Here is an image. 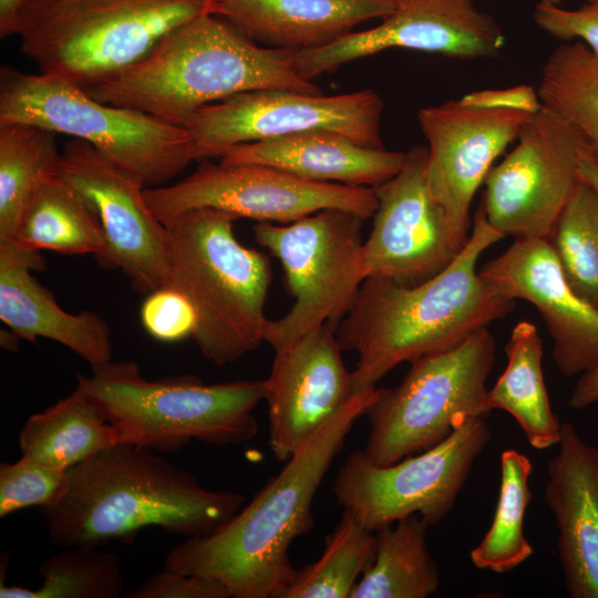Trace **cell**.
<instances>
[{"label": "cell", "instance_id": "obj_11", "mask_svg": "<svg viewBox=\"0 0 598 598\" xmlns=\"http://www.w3.org/2000/svg\"><path fill=\"white\" fill-rule=\"evenodd\" d=\"M491 440L485 417H473L433 447L386 466L350 453L332 485L337 503L377 532L417 514L436 525L452 511L476 458Z\"/></svg>", "mask_w": 598, "mask_h": 598}, {"label": "cell", "instance_id": "obj_10", "mask_svg": "<svg viewBox=\"0 0 598 598\" xmlns=\"http://www.w3.org/2000/svg\"><path fill=\"white\" fill-rule=\"evenodd\" d=\"M364 220L348 210L324 209L288 225L254 226L256 241L279 259L295 297L283 317L267 322L264 339L274 350L324 324L337 331L367 278Z\"/></svg>", "mask_w": 598, "mask_h": 598}, {"label": "cell", "instance_id": "obj_17", "mask_svg": "<svg viewBox=\"0 0 598 598\" xmlns=\"http://www.w3.org/2000/svg\"><path fill=\"white\" fill-rule=\"evenodd\" d=\"M58 173L97 215L107 245L103 266L120 269L141 293L165 286L166 227L150 209L144 184L79 138L63 146Z\"/></svg>", "mask_w": 598, "mask_h": 598}, {"label": "cell", "instance_id": "obj_13", "mask_svg": "<svg viewBox=\"0 0 598 598\" xmlns=\"http://www.w3.org/2000/svg\"><path fill=\"white\" fill-rule=\"evenodd\" d=\"M144 196L164 226L196 208L218 209L236 219L289 224L324 209L368 219L378 206L373 187L311 181L262 164L221 162H204L176 184L145 187Z\"/></svg>", "mask_w": 598, "mask_h": 598}, {"label": "cell", "instance_id": "obj_28", "mask_svg": "<svg viewBox=\"0 0 598 598\" xmlns=\"http://www.w3.org/2000/svg\"><path fill=\"white\" fill-rule=\"evenodd\" d=\"M430 525L417 514L375 532L371 566L350 598H426L440 587V569L426 544Z\"/></svg>", "mask_w": 598, "mask_h": 598}, {"label": "cell", "instance_id": "obj_12", "mask_svg": "<svg viewBox=\"0 0 598 598\" xmlns=\"http://www.w3.org/2000/svg\"><path fill=\"white\" fill-rule=\"evenodd\" d=\"M586 159L594 161L584 134L542 105L520 130L513 151L484 181L481 206L487 221L504 237L549 240Z\"/></svg>", "mask_w": 598, "mask_h": 598}, {"label": "cell", "instance_id": "obj_36", "mask_svg": "<svg viewBox=\"0 0 598 598\" xmlns=\"http://www.w3.org/2000/svg\"><path fill=\"white\" fill-rule=\"evenodd\" d=\"M140 317L145 331L162 342H177L193 337L197 326L190 301L168 285L147 293Z\"/></svg>", "mask_w": 598, "mask_h": 598}, {"label": "cell", "instance_id": "obj_45", "mask_svg": "<svg viewBox=\"0 0 598 598\" xmlns=\"http://www.w3.org/2000/svg\"><path fill=\"white\" fill-rule=\"evenodd\" d=\"M588 3L598 4V0H586Z\"/></svg>", "mask_w": 598, "mask_h": 598}, {"label": "cell", "instance_id": "obj_29", "mask_svg": "<svg viewBox=\"0 0 598 598\" xmlns=\"http://www.w3.org/2000/svg\"><path fill=\"white\" fill-rule=\"evenodd\" d=\"M56 133L22 123H0V240H10L38 187L58 174Z\"/></svg>", "mask_w": 598, "mask_h": 598}, {"label": "cell", "instance_id": "obj_14", "mask_svg": "<svg viewBox=\"0 0 598 598\" xmlns=\"http://www.w3.org/2000/svg\"><path fill=\"white\" fill-rule=\"evenodd\" d=\"M382 113L383 101L370 89L337 95L256 90L198 109L183 127L194 141L198 159L220 158L240 144L311 130L334 131L362 146L384 148Z\"/></svg>", "mask_w": 598, "mask_h": 598}, {"label": "cell", "instance_id": "obj_23", "mask_svg": "<svg viewBox=\"0 0 598 598\" xmlns=\"http://www.w3.org/2000/svg\"><path fill=\"white\" fill-rule=\"evenodd\" d=\"M405 153L365 147L329 130H311L237 145L225 152L224 164H262L302 178L374 187L393 177Z\"/></svg>", "mask_w": 598, "mask_h": 598}, {"label": "cell", "instance_id": "obj_39", "mask_svg": "<svg viewBox=\"0 0 598 598\" xmlns=\"http://www.w3.org/2000/svg\"><path fill=\"white\" fill-rule=\"evenodd\" d=\"M460 101L476 107L505 109L529 114L542 107L538 93L529 85L475 91L465 94Z\"/></svg>", "mask_w": 598, "mask_h": 598}, {"label": "cell", "instance_id": "obj_1", "mask_svg": "<svg viewBox=\"0 0 598 598\" xmlns=\"http://www.w3.org/2000/svg\"><path fill=\"white\" fill-rule=\"evenodd\" d=\"M502 238L480 206L466 244L434 277L414 286L364 279L336 331L341 349L358 354L353 393L375 386L402 362L457 346L514 309L515 300L476 269L482 254Z\"/></svg>", "mask_w": 598, "mask_h": 598}, {"label": "cell", "instance_id": "obj_4", "mask_svg": "<svg viewBox=\"0 0 598 598\" xmlns=\"http://www.w3.org/2000/svg\"><path fill=\"white\" fill-rule=\"evenodd\" d=\"M292 50L262 48L215 14L164 35L141 60L85 91L95 100L183 126L198 109L256 90L321 93L295 68Z\"/></svg>", "mask_w": 598, "mask_h": 598}, {"label": "cell", "instance_id": "obj_15", "mask_svg": "<svg viewBox=\"0 0 598 598\" xmlns=\"http://www.w3.org/2000/svg\"><path fill=\"white\" fill-rule=\"evenodd\" d=\"M427 147L405 152L401 169L374 186L378 206L363 245L368 277L414 286L437 275L468 238L458 235L425 179Z\"/></svg>", "mask_w": 598, "mask_h": 598}, {"label": "cell", "instance_id": "obj_2", "mask_svg": "<svg viewBox=\"0 0 598 598\" xmlns=\"http://www.w3.org/2000/svg\"><path fill=\"white\" fill-rule=\"evenodd\" d=\"M379 392L354 393L250 503L214 534L174 546L164 568L217 580L234 598H283L297 574L289 547L311 530L316 492Z\"/></svg>", "mask_w": 598, "mask_h": 598}, {"label": "cell", "instance_id": "obj_33", "mask_svg": "<svg viewBox=\"0 0 598 598\" xmlns=\"http://www.w3.org/2000/svg\"><path fill=\"white\" fill-rule=\"evenodd\" d=\"M39 573L43 578L38 589L1 584V598H117L122 596L124 577L115 553L94 546L69 547L47 560Z\"/></svg>", "mask_w": 598, "mask_h": 598}, {"label": "cell", "instance_id": "obj_26", "mask_svg": "<svg viewBox=\"0 0 598 598\" xmlns=\"http://www.w3.org/2000/svg\"><path fill=\"white\" fill-rule=\"evenodd\" d=\"M10 241L28 250L93 255L101 265L107 255L97 215L59 173L38 187Z\"/></svg>", "mask_w": 598, "mask_h": 598}, {"label": "cell", "instance_id": "obj_46", "mask_svg": "<svg viewBox=\"0 0 598 598\" xmlns=\"http://www.w3.org/2000/svg\"><path fill=\"white\" fill-rule=\"evenodd\" d=\"M598 308V307H597Z\"/></svg>", "mask_w": 598, "mask_h": 598}, {"label": "cell", "instance_id": "obj_6", "mask_svg": "<svg viewBox=\"0 0 598 598\" xmlns=\"http://www.w3.org/2000/svg\"><path fill=\"white\" fill-rule=\"evenodd\" d=\"M79 374L76 385L114 426L118 443L176 452L192 440L216 446L252 440V412L265 400L266 379L205 384L194 375L145 379L134 361H110Z\"/></svg>", "mask_w": 598, "mask_h": 598}, {"label": "cell", "instance_id": "obj_16", "mask_svg": "<svg viewBox=\"0 0 598 598\" xmlns=\"http://www.w3.org/2000/svg\"><path fill=\"white\" fill-rule=\"evenodd\" d=\"M377 27L352 31L321 48L295 51L298 74L307 80L389 49H408L457 59L497 56L505 45L501 25L474 0H393Z\"/></svg>", "mask_w": 598, "mask_h": 598}, {"label": "cell", "instance_id": "obj_41", "mask_svg": "<svg viewBox=\"0 0 598 598\" xmlns=\"http://www.w3.org/2000/svg\"><path fill=\"white\" fill-rule=\"evenodd\" d=\"M23 0H0V35H13L14 24Z\"/></svg>", "mask_w": 598, "mask_h": 598}, {"label": "cell", "instance_id": "obj_40", "mask_svg": "<svg viewBox=\"0 0 598 598\" xmlns=\"http://www.w3.org/2000/svg\"><path fill=\"white\" fill-rule=\"evenodd\" d=\"M598 401V362L579 374L569 395L568 404L574 410L585 409Z\"/></svg>", "mask_w": 598, "mask_h": 598}, {"label": "cell", "instance_id": "obj_31", "mask_svg": "<svg viewBox=\"0 0 598 598\" xmlns=\"http://www.w3.org/2000/svg\"><path fill=\"white\" fill-rule=\"evenodd\" d=\"M537 93L543 106L584 134L598 165V58L581 41L558 45L543 66Z\"/></svg>", "mask_w": 598, "mask_h": 598}, {"label": "cell", "instance_id": "obj_30", "mask_svg": "<svg viewBox=\"0 0 598 598\" xmlns=\"http://www.w3.org/2000/svg\"><path fill=\"white\" fill-rule=\"evenodd\" d=\"M533 464L515 448L501 454V484L495 514L487 533L470 554L478 569L512 571L534 553L524 534L526 508L533 497L528 486Z\"/></svg>", "mask_w": 598, "mask_h": 598}, {"label": "cell", "instance_id": "obj_20", "mask_svg": "<svg viewBox=\"0 0 598 598\" xmlns=\"http://www.w3.org/2000/svg\"><path fill=\"white\" fill-rule=\"evenodd\" d=\"M480 274L506 297L537 309L554 342L553 360L564 375H579L598 362V308L571 289L548 240L515 239Z\"/></svg>", "mask_w": 598, "mask_h": 598}, {"label": "cell", "instance_id": "obj_37", "mask_svg": "<svg viewBox=\"0 0 598 598\" xmlns=\"http://www.w3.org/2000/svg\"><path fill=\"white\" fill-rule=\"evenodd\" d=\"M545 32L564 41H581L598 58V4L586 3L576 10L538 2L533 14Z\"/></svg>", "mask_w": 598, "mask_h": 598}, {"label": "cell", "instance_id": "obj_42", "mask_svg": "<svg viewBox=\"0 0 598 598\" xmlns=\"http://www.w3.org/2000/svg\"><path fill=\"white\" fill-rule=\"evenodd\" d=\"M580 175L598 192V165L590 159L580 163Z\"/></svg>", "mask_w": 598, "mask_h": 598}, {"label": "cell", "instance_id": "obj_27", "mask_svg": "<svg viewBox=\"0 0 598 598\" xmlns=\"http://www.w3.org/2000/svg\"><path fill=\"white\" fill-rule=\"evenodd\" d=\"M118 443L114 426L79 385L28 417L19 435L22 456L69 470Z\"/></svg>", "mask_w": 598, "mask_h": 598}, {"label": "cell", "instance_id": "obj_3", "mask_svg": "<svg viewBox=\"0 0 598 598\" xmlns=\"http://www.w3.org/2000/svg\"><path fill=\"white\" fill-rule=\"evenodd\" d=\"M156 453L117 443L69 468L64 497L40 508L50 543L65 548L131 543L151 526L186 538L203 537L241 508L244 494L206 488L190 472Z\"/></svg>", "mask_w": 598, "mask_h": 598}, {"label": "cell", "instance_id": "obj_19", "mask_svg": "<svg viewBox=\"0 0 598 598\" xmlns=\"http://www.w3.org/2000/svg\"><path fill=\"white\" fill-rule=\"evenodd\" d=\"M341 351L327 324L275 349L265 400L277 461H288L354 394Z\"/></svg>", "mask_w": 598, "mask_h": 598}, {"label": "cell", "instance_id": "obj_43", "mask_svg": "<svg viewBox=\"0 0 598 598\" xmlns=\"http://www.w3.org/2000/svg\"><path fill=\"white\" fill-rule=\"evenodd\" d=\"M19 337L8 328V330L1 329L0 331V344L10 352H16L19 349Z\"/></svg>", "mask_w": 598, "mask_h": 598}, {"label": "cell", "instance_id": "obj_44", "mask_svg": "<svg viewBox=\"0 0 598 598\" xmlns=\"http://www.w3.org/2000/svg\"><path fill=\"white\" fill-rule=\"evenodd\" d=\"M540 2L550 3V4H558L561 2V0H540Z\"/></svg>", "mask_w": 598, "mask_h": 598}, {"label": "cell", "instance_id": "obj_25", "mask_svg": "<svg viewBox=\"0 0 598 598\" xmlns=\"http://www.w3.org/2000/svg\"><path fill=\"white\" fill-rule=\"evenodd\" d=\"M505 351L507 365L487 392L489 409L511 414L534 448L557 445L563 423L549 402L542 368L543 340L536 326L517 322Z\"/></svg>", "mask_w": 598, "mask_h": 598}, {"label": "cell", "instance_id": "obj_18", "mask_svg": "<svg viewBox=\"0 0 598 598\" xmlns=\"http://www.w3.org/2000/svg\"><path fill=\"white\" fill-rule=\"evenodd\" d=\"M530 115L471 106L460 100L417 111V122L427 141L426 185L462 237L470 236V209L475 193Z\"/></svg>", "mask_w": 598, "mask_h": 598}, {"label": "cell", "instance_id": "obj_34", "mask_svg": "<svg viewBox=\"0 0 598 598\" xmlns=\"http://www.w3.org/2000/svg\"><path fill=\"white\" fill-rule=\"evenodd\" d=\"M571 289L598 307V192L581 176L548 240Z\"/></svg>", "mask_w": 598, "mask_h": 598}, {"label": "cell", "instance_id": "obj_35", "mask_svg": "<svg viewBox=\"0 0 598 598\" xmlns=\"http://www.w3.org/2000/svg\"><path fill=\"white\" fill-rule=\"evenodd\" d=\"M70 486L68 470L22 456L0 464V517L19 509L56 505Z\"/></svg>", "mask_w": 598, "mask_h": 598}, {"label": "cell", "instance_id": "obj_8", "mask_svg": "<svg viewBox=\"0 0 598 598\" xmlns=\"http://www.w3.org/2000/svg\"><path fill=\"white\" fill-rule=\"evenodd\" d=\"M35 124L82 140L144 186L165 183L198 159L183 126L93 99L60 76L0 69V123Z\"/></svg>", "mask_w": 598, "mask_h": 598}, {"label": "cell", "instance_id": "obj_32", "mask_svg": "<svg viewBox=\"0 0 598 598\" xmlns=\"http://www.w3.org/2000/svg\"><path fill=\"white\" fill-rule=\"evenodd\" d=\"M375 545V532L343 511L321 557L297 569L283 598H350L357 578L373 563Z\"/></svg>", "mask_w": 598, "mask_h": 598}, {"label": "cell", "instance_id": "obj_7", "mask_svg": "<svg viewBox=\"0 0 598 598\" xmlns=\"http://www.w3.org/2000/svg\"><path fill=\"white\" fill-rule=\"evenodd\" d=\"M204 14H214V0H23L13 35L40 73L86 90Z\"/></svg>", "mask_w": 598, "mask_h": 598}, {"label": "cell", "instance_id": "obj_22", "mask_svg": "<svg viewBox=\"0 0 598 598\" xmlns=\"http://www.w3.org/2000/svg\"><path fill=\"white\" fill-rule=\"evenodd\" d=\"M45 267L35 250L0 240V319L20 339L55 341L86 361L91 370L112 360L111 329L96 312L70 313L32 275Z\"/></svg>", "mask_w": 598, "mask_h": 598}, {"label": "cell", "instance_id": "obj_24", "mask_svg": "<svg viewBox=\"0 0 598 598\" xmlns=\"http://www.w3.org/2000/svg\"><path fill=\"white\" fill-rule=\"evenodd\" d=\"M393 0H214V14L254 42L302 51L326 47L371 19Z\"/></svg>", "mask_w": 598, "mask_h": 598}, {"label": "cell", "instance_id": "obj_5", "mask_svg": "<svg viewBox=\"0 0 598 598\" xmlns=\"http://www.w3.org/2000/svg\"><path fill=\"white\" fill-rule=\"evenodd\" d=\"M236 218L214 208L183 213L166 227L168 277L193 305L194 340L217 365L233 363L265 342V303L271 282L268 258L241 245Z\"/></svg>", "mask_w": 598, "mask_h": 598}, {"label": "cell", "instance_id": "obj_21", "mask_svg": "<svg viewBox=\"0 0 598 598\" xmlns=\"http://www.w3.org/2000/svg\"><path fill=\"white\" fill-rule=\"evenodd\" d=\"M557 445L544 498L558 530L565 588L571 598H598V447L570 422Z\"/></svg>", "mask_w": 598, "mask_h": 598}, {"label": "cell", "instance_id": "obj_9", "mask_svg": "<svg viewBox=\"0 0 598 598\" xmlns=\"http://www.w3.org/2000/svg\"><path fill=\"white\" fill-rule=\"evenodd\" d=\"M496 342L483 328L457 346L411 361L402 381L380 388L368 409L367 458L379 466L426 451L473 417H487Z\"/></svg>", "mask_w": 598, "mask_h": 598}, {"label": "cell", "instance_id": "obj_38", "mask_svg": "<svg viewBox=\"0 0 598 598\" xmlns=\"http://www.w3.org/2000/svg\"><path fill=\"white\" fill-rule=\"evenodd\" d=\"M126 598H229L219 581L163 568L147 577Z\"/></svg>", "mask_w": 598, "mask_h": 598}]
</instances>
